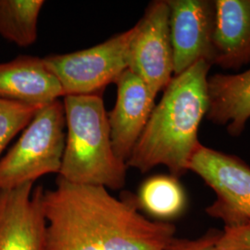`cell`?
Returning a JSON list of instances; mask_svg holds the SVG:
<instances>
[{
  "label": "cell",
  "mask_w": 250,
  "mask_h": 250,
  "mask_svg": "<svg viewBox=\"0 0 250 250\" xmlns=\"http://www.w3.org/2000/svg\"><path fill=\"white\" fill-rule=\"evenodd\" d=\"M43 208L45 250H162L175 237V225L145 217L133 193L117 198L60 176L44 190Z\"/></svg>",
  "instance_id": "obj_1"
},
{
  "label": "cell",
  "mask_w": 250,
  "mask_h": 250,
  "mask_svg": "<svg viewBox=\"0 0 250 250\" xmlns=\"http://www.w3.org/2000/svg\"><path fill=\"white\" fill-rule=\"evenodd\" d=\"M211 65L200 61L173 76L126 161L146 173L163 165L180 178L188 170L198 144V129L208 108V74Z\"/></svg>",
  "instance_id": "obj_2"
},
{
  "label": "cell",
  "mask_w": 250,
  "mask_h": 250,
  "mask_svg": "<svg viewBox=\"0 0 250 250\" xmlns=\"http://www.w3.org/2000/svg\"><path fill=\"white\" fill-rule=\"evenodd\" d=\"M66 141L59 176L77 185L121 190L127 165L112 146L101 94L65 96Z\"/></svg>",
  "instance_id": "obj_3"
},
{
  "label": "cell",
  "mask_w": 250,
  "mask_h": 250,
  "mask_svg": "<svg viewBox=\"0 0 250 250\" xmlns=\"http://www.w3.org/2000/svg\"><path fill=\"white\" fill-rule=\"evenodd\" d=\"M62 101L41 107L18 141L0 159V190L18 188L50 173H60L66 141Z\"/></svg>",
  "instance_id": "obj_4"
},
{
  "label": "cell",
  "mask_w": 250,
  "mask_h": 250,
  "mask_svg": "<svg viewBox=\"0 0 250 250\" xmlns=\"http://www.w3.org/2000/svg\"><path fill=\"white\" fill-rule=\"evenodd\" d=\"M134 34L132 27L89 48L43 59L60 82L64 97L101 94L108 84L116 83L128 69Z\"/></svg>",
  "instance_id": "obj_5"
},
{
  "label": "cell",
  "mask_w": 250,
  "mask_h": 250,
  "mask_svg": "<svg viewBox=\"0 0 250 250\" xmlns=\"http://www.w3.org/2000/svg\"><path fill=\"white\" fill-rule=\"evenodd\" d=\"M188 170L216 194L214 202L206 208L207 214L222 220L224 228L250 225V167L245 161L199 143Z\"/></svg>",
  "instance_id": "obj_6"
},
{
  "label": "cell",
  "mask_w": 250,
  "mask_h": 250,
  "mask_svg": "<svg viewBox=\"0 0 250 250\" xmlns=\"http://www.w3.org/2000/svg\"><path fill=\"white\" fill-rule=\"evenodd\" d=\"M134 27L128 69L143 81L156 98L173 77L170 9L167 1H152Z\"/></svg>",
  "instance_id": "obj_7"
},
{
  "label": "cell",
  "mask_w": 250,
  "mask_h": 250,
  "mask_svg": "<svg viewBox=\"0 0 250 250\" xmlns=\"http://www.w3.org/2000/svg\"><path fill=\"white\" fill-rule=\"evenodd\" d=\"M170 9L173 76L192 65L214 61L216 8L210 0H166Z\"/></svg>",
  "instance_id": "obj_8"
},
{
  "label": "cell",
  "mask_w": 250,
  "mask_h": 250,
  "mask_svg": "<svg viewBox=\"0 0 250 250\" xmlns=\"http://www.w3.org/2000/svg\"><path fill=\"white\" fill-rule=\"evenodd\" d=\"M43 194L32 183L0 190V250H45Z\"/></svg>",
  "instance_id": "obj_9"
},
{
  "label": "cell",
  "mask_w": 250,
  "mask_h": 250,
  "mask_svg": "<svg viewBox=\"0 0 250 250\" xmlns=\"http://www.w3.org/2000/svg\"><path fill=\"white\" fill-rule=\"evenodd\" d=\"M116 85V102L107 119L113 150L126 163L156 106V98L129 69L120 76Z\"/></svg>",
  "instance_id": "obj_10"
},
{
  "label": "cell",
  "mask_w": 250,
  "mask_h": 250,
  "mask_svg": "<svg viewBox=\"0 0 250 250\" xmlns=\"http://www.w3.org/2000/svg\"><path fill=\"white\" fill-rule=\"evenodd\" d=\"M64 98L62 87L43 58L21 55L0 62V99L44 106Z\"/></svg>",
  "instance_id": "obj_11"
},
{
  "label": "cell",
  "mask_w": 250,
  "mask_h": 250,
  "mask_svg": "<svg viewBox=\"0 0 250 250\" xmlns=\"http://www.w3.org/2000/svg\"><path fill=\"white\" fill-rule=\"evenodd\" d=\"M214 61L226 70L250 63V0H215Z\"/></svg>",
  "instance_id": "obj_12"
},
{
  "label": "cell",
  "mask_w": 250,
  "mask_h": 250,
  "mask_svg": "<svg viewBox=\"0 0 250 250\" xmlns=\"http://www.w3.org/2000/svg\"><path fill=\"white\" fill-rule=\"evenodd\" d=\"M208 120L215 125H225L233 137L241 135L250 119V69L208 77Z\"/></svg>",
  "instance_id": "obj_13"
},
{
  "label": "cell",
  "mask_w": 250,
  "mask_h": 250,
  "mask_svg": "<svg viewBox=\"0 0 250 250\" xmlns=\"http://www.w3.org/2000/svg\"><path fill=\"white\" fill-rule=\"evenodd\" d=\"M136 197L141 210L162 223L177 219L188 205L187 195L179 179L170 174H158L146 179Z\"/></svg>",
  "instance_id": "obj_14"
},
{
  "label": "cell",
  "mask_w": 250,
  "mask_h": 250,
  "mask_svg": "<svg viewBox=\"0 0 250 250\" xmlns=\"http://www.w3.org/2000/svg\"><path fill=\"white\" fill-rule=\"evenodd\" d=\"M43 0H0V36L21 47L34 45Z\"/></svg>",
  "instance_id": "obj_15"
},
{
  "label": "cell",
  "mask_w": 250,
  "mask_h": 250,
  "mask_svg": "<svg viewBox=\"0 0 250 250\" xmlns=\"http://www.w3.org/2000/svg\"><path fill=\"white\" fill-rule=\"evenodd\" d=\"M42 107L0 99V156L10 141L26 128Z\"/></svg>",
  "instance_id": "obj_16"
},
{
  "label": "cell",
  "mask_w": 250,
  "mask_h": 250,
  "mask_svg": "<svg viewBox=\"0 0 250 250\" xmlns=\"http://www.w3.org/2000/svg\"><path fill=\"white\" fill-rule=\"evenodd\" d=\"M217 250H250V225L224 228L216 243Z\"/></svg>",
  "instance_id": "obj_17"
},
{
  "label": "cell",
  "mask_w": 250,
  "mask_h": 250,
  "mask_svg": "<svg viewBox=\"0 0 250 250\" xmlns=\"http://www.w3.org/2000/svg\"><path fill=\"white\" fill-rule=\"evenodd\" d=\"M221 232L210 229L197 239H187L173 237L162 250H217L216 243Z\"/></svg>",
  "instance_id": "obj_18"
}]
</instances>
